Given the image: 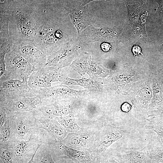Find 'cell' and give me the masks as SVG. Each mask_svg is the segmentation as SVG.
Here are the masks:
<instances>
[{
  "instance_id": "52a82bcc",
  "label": "cell",
  "mask_w": 163,
  "mask_h": 163,
  "mask_svg": "<svg viewBox=\"0 0 163 163\" xmlns=\"http://www.w3.org/2000/svg\"><path fill=\"white\" fill-rule=\"evenodd\" d=\"M0 83V104L35 96L27 81L11 79Z\"/></svg>"
},
{
  "instance_id": "d4e9b609",
  "label": "cell",
  "mask_w": 163,
  "mask_h": 163,
  "mask_svg": "<svg viewBox=\"0 0 163 163\" xmlns=\"http://www.w3.org/2000/svg\"><path fill=\"white\" fill-rule=\"evenodd\" d=\"M145 127L146 129L156 133L163 143V120H149Z\"/></svg>"
},
{
  "instance_id": "ffe728a7",
  "label": "cell",
  "mask_w": 163,
  "mask_h": 163,
  "mask_svg": "<svg viewBox=\"0 0 163 163\" xmlns=\"http://www.w3.org/2000/svg\"><path fill=\"white\" fill-rule=\"evenodd\" d=\"M91 58L87 53H82L72 63L70 66L82 75L88 74L91 63Z\"/></svg>"
},
{
  "instance_id": "d6a6232c",
  "label": "cell",
  "mask_w": 163,
  "mask_h": 163,
  "mask_svg": "<svg viewBox=\"0 0 163 163\" xmlns=\"http://www.w3.org/2000/svg\"><path fill=\"white\" fill-rule=\"evenodd\" d=\"M132 51L134 55H139L141 54V51L140 48L137 45H134L132 48Z\"/></svg>"
},
{
  "instance_id": "4dcf8cb0",
  "label": "cell",
  "mask_w": 163,
  "mask_h": 163,
  "mask_svg": "<svg viewBox=\"0 0 163 163\" xmlns=\"http://www.w3.org/2000/svg\"><path fill=\"white\" fill-rule=\"evenodd\" d=\"M151 116L163 117V106L158 107L156 110L151 112Z\"/></svg>"
},
{
  "instance_id": "83f0119b",
  "label": "cell",
  "mask_w": 163,
  "mask_h": 163,
  "mask_svg": "<svg viewBox=\"0 0 163 163\" xmlns=\"http://www.w3.org/2000/svg\"><path fill=\"white\" fill-rule=\"evenodd\" d=\"M95 163H120L116 161L112 155L105 152L97 156Z\"/></svg>"
},
{
  "instance_id": "cb8c5ba5",
  "label": "cell",
  "mask_w": 163,
  "mask_h": 163,
  "mask_svg": "<svg viewBox=\"0 0 163 163\" xmlns=\"http://www.w3.org/2000/svg\"><path fill=\"white\" fill-rule=\"evenodd\" d=\"M0 163H17L12 146L0 147Z\"/></svg>"
},
{
  "instance_id": "7402d4cb",
  "label": "cell",
  "mask_w": 163,
  "mask_h": 163,
  "mask_svg": "<svg viewBox=\"0 0 163 163\" xmlns=\"http://www.w3.org/2000/svg\"><path fill=\"white\" fill-rule=\"evenodd\" d=\"M51 153L50 145L47 143L43 144L36 152L33 163H55Z\"/></svg>"
},
{
  "instance_id": "7c38bea8",
  "label": "cell",
  "mask_w": 163,
  "mask_h": 163,
  "mask_svg": "<svg viewBox=\"0 0 163 163\" xmlns=\"http://www.w3.org/2000/svg\"><path fill=\"white\" fill-rule=\"evenodd\" d=\"M13 48L35 68L45 66L47 56L32 42L14 43Z\"/></svg>"
},
{
  "instance_id": "4fadbf2b",
  "label": "cell",
  "mask_w": 163,
  "mask_h": 163,
  "mask_svg": "<svg viewBox=\"0 0 163 163\" xmlns=\"http://www.w3.org/2000/svg\"><path fill=\"white\" fill-rule=\"evenodd\" d=\"M0 106L10 112L24 111L35 115L43 107L42 101L37 97H24L15 101L0 104Z\"/></svg>"
},
{
  "instance_id": "484cf974",
  "label": "cell",
  "mask_w": 163,
  "mask_h": 163,
  "mask_svg": "<svg viewBox=\"0 0 163 163\" xmlns=\"http://www.w3.org/2000/svg\"><path fill=\"white\" fill-rule=\"evenodd\" d=\"M107 72V70L101 65L91 61L88 74L91 77L97 78L105 76Z\"/></svg>"
},
{
  "instance_id": "e0dca14e",
  "label": "cell",
  "mask_w": 163,
  "mask_h": 163,
  "mask_svg": "<svg viewBox=\"0 0 163 163\" xmlns=\"http://www.w3.org/2000/svg\"><path fill=\"white\" fill-rule=\"evenodd\" d=\"M11 0L0 1V40H12L9 33L8 25L10 16Z\"/></svg>"
},
{
  "instance_id": "44dd1931",
  "label": "cell",
  "mask_w": 163,
  "mask_h": 163,
  "mask_svg": "<svg viewBox=\"0 0 163 163\" xmlns=\"http://www.w3.org/2000/svg\"><path fill=\"white\" fill-rule=\"evenodd\" d=\"M151 157L156 163H163V143L157 136L150 141L148 145Z\"/></svg>"
},
{
  "instance_id": "8992f818",
  "label": "cell",
  "mask_w": 163,
  "mask_h": 163,
  "mask_svg": "<svg viewBox=\"0 0 163 163\" xmlns=\"http://www.w3.org/2000/svg\"><path fill=\"white\" fill-rule=\"evenodd\" d=\"M80 45L77 40L69 39L58 50L47 57L45 66H54L61 69L70 66L81 53Z\"/></svg>"
},
{
  "instance_id": "f546056e",
  "label": "cell",
  "mask_w": 163,
  "mask_h": 163,
  "mask_svg": "<svg viewBox=\"0 0 163 163\" xmlns=\"http://www.w3.org/2000/svg\"><path fill=\"white\" fill-rule=\"evenodd\" d=\"M6 109L4 107L0 106V127L5 123L7 117Z\"/></svg>"
},
{
  "instance_id": "9c48e42d",
  "label": "cell",
  "mask_w": 163,
  "mask_h": 163,
  "mask_svg": "<svg viewBox=\"0 0 163 163\" xmlns=\"http://www.w3.org/2000/svg\"><path fill=\"white\" fill-rule=\"evenodd\" d=\"M61 69L54 66H45L35 68L27 81L31 88H48L52 84L59 81Z\"/></svg>"
},
{
  "instance_id": "4316f807",
  "label": "cell",
  "mask_w": 163,
  "mask_h": 163,
  "mask_svg": "<svg viewBox=\"0 0 163 163\" xmlns=\"http://www.w3.org/2000/svg\"><path fill=\"white\" fill-rule=\"evenodd\" d=\"M154 99L152 106L155 107L159 105L163 101V94L159 83L156 80L153 85Z\"/></svg>"
},
{
  "instance_id": "3957f363",
  "label": "cell",
  "mask_w": 163,
  "mask_h": 163,
  "mask_svg": "<svg viewBox=\"0 0 163 163\" xmlns=\"http://www.w3.org/2000/svg\"><path fill=\"white\" fill-rule=\"evenodd\" d=\"M5 72L0 83L9 80L27 81L35 68L13 48L5 57Z\"/></svg>"
},
{
  "instance_id": "d590c367",
  "label": "cell",
  "mask_w": 163,
  "mask_h": 163,
  "mask_svg": "<svg viewBox=\"0 0 163 163\" xmlns=\"http://www.w3.org/2000/svg\"><path fill=\"white\" fill-rule=\"evenodd\" d=\"M37 152V151H36V152L34 153V154L33 155L31 158L27 163H33L34 160V157L35 155V154Z\"/></svg>"
},
{
  "instance_id": "8fae6325",
  "label": "cell",
  "mask_w": 163,
  "mask_h": 163,
  "mask_svg": "<svg viewBox=\"0 0 163 163\" xmlns=\"http://www.w3.org/2000/svg\"><path fill=\"white\" fill-rule=\"evenodd\" d=\"M48 144L52 152L58 155H66L75 163H95L97 156L92 152L73 149L67 146L61 141L53 140Z\"/></svg>"
},
{
  "instance_id": "6da1fadb",
  "label": "cell",
  "mask_w": 163,
  "mask_h": 163,
  "mask_svg": "<svg viewBox=\"0 0 163 163\" xmlns=\"http://www.w3.org/2000/svg\"><path fill=\"white\" fill-rule=\"evenodd\" d=\"M42 13V0H11L8 31L13 43L33 42Z\"/></svg>"
},
{
  "instance_id": "9a60e30c",
  "label": "cell",
  "mask_w": 163,
  "mask_h": 163,
  "mask_svg": "<svg viewBox=\"0 0 163 163\" xmlns=\"http://www.w3.org/2000/svg\"><path fill=\"white\" fill-rule=\"evenodd\" d=\"M85 5L83 4L81 6L72 9L64 7L69 15L72 23L76 28L78 35L95 21L93 15L84 6Z\"/></svg>"
},
{
  "instance_id": "ba28073f",
  "label": "cell",
  "mask_w": 163,
  "mask_h": 163,
  "mask_svg": "<svg viewBox=\"0 0 163 163\" xmlns=\"http://www.w3.org/2000/svg\"><path fill=\"white\" fill-rule=\"evenodd\" d=\"M34 94L41 100L70 99L87 95V90L77 91L61 84L48 88H33Z\"/></svg>"
},
{
  "instance_id": "ac0fdd59",
  "label": "cell",
  "mask_w": 163,
  "mask_h": 163,
  "mask_svg": "<svg viewBox=\"0 0 163 163\" xmlns=\"http://www.w3.org/2000/svg\"><path fill=\"white\" fill-rule=\"evenodd\" d=\"M97 78L90 77L89 78H83L79 79L70 78L64 74H60L59 81L62 84L66 85H80L89 91H98L100 89V84Z\"/></svg>"
},
{
  "instance_id": "277c9868",
  "label": "cell",
  "mask_w": 163,
  "mask_h": 163,
  "mask_svg": "<svg viewBox=\"0 0 163 163\" xmlns=\"http://www.w3.org/2000/svg\"><path fill=\"white\" fill-rule=\"evenodd\" d=\"M129 133V129L125 126L104 123L98 130L96 131L92 152L97 156L105 152L115 142L127 137Z\"/></svg>"
},
{
  "instance_id": "2e32d148",
  "label": "cell",
  "mask_w": 163,
  "mask_h": 163,
  "mask_svg": "<svg viewBox=\"0 0 163 163\" xmlns=\"http://www.w3.org/2000/svg\"><path fill=\"white\" fill-rule=\"evenodd\" d=\"M40 129L46 131L54 140L62 141L68 133L56 120L35 116Z\"/></svg>"
},
{
  "instance_id": "5b68a950",
  "label": "cell",
  "mask_w": 163,
  "mask_h": 163,
  "mask_svg": "<svg viewBox=\"0 0 163 163\" xmlns=\"http://www.w3.org/2000/svg\"><path fill=\"white\" fill-rule=\"evenodd\" d=\"M7 113L11 118L14 127L15 141L28 140L33 133L40 129L34 114L32 113L7 110Z\"/></svg>"
},
{
  "instance_id": "30bf717a",
  "label": "cell",
  "mask_w": 163,
  "mask_h": 163,
  "mask_svg": "<svg viewBox=\"0 0 163 163\" xmlns=\"http://www.w3.org/2000/svg\"><path fill=\"white\" fill-rule=\"evenodd\" d=\"M96 132V131L88 128H82L77 132L68 133L61 141L73 149L92 152Z\"/></svg>"
},
{
  "instance_id": "7a4b0ae2",
  "label": "cell",
  "mask_w": 163,
  "mask_h": 163,
  "mask_svg": "<svg viewBox=\"0 0 163 163\" xmlns=\"http://www.w3.org/2000/svg\"><path fill=\"white\" fill-rule=\"evenodd\" d=\"M42 4L41 22L33 43L48 57L69 39L56 19L53 1L42 0Z\"/></svg>"
},
{
  "instance_id": "8d00e7d4",
  "label": "cell",
  "mask_w": 163,
  "mask_h": 163,
  "mask_svg": "<svg viewBox=\"0 0 163 163\" xmlns=\"http://www.w3.org/2000/svg\"><path fill=\"white\" fill-rule=\"evenodd\" d=\"M161 49H163V43H162V45L161 46Z\"/></svg>"
},
{
  "instance_id": "5bb4252c",
  "label": "cell",
  "mask_w": 163,
  "mask_h": 163,
  "mask_svg": "<svg viewBox=\"0 0 163 163\" xmlns=\"http://www.w3.org/2000/svg\"><path fill=\"white\" fill-rule=\"evenodd\" d=\"M112 155L120 163H154L151 157L148 145L140 150L125 151Z\"/></svg>"
},
{
  "instance_id": "d6986e66",
  "label": "cell",
  "mask_w": 163,
  "mask_h": 163,
  "mask_svg": "<svg viewBox=\"0 0 163 163\" xmlns=\"http://www.w3.org/2000/svg\"><path fill=\"white\" fill-rule=\"evenodd\" d=\"M15 141L14 127L11 118L7 113L5 123L0 127V147L11 146Z\"/></svg>"
},
{
  "instance_id": "1f68e13d",
  "label": "cell",
  "mask_w": 163,
  "mask_h": 163,
  "mask_svg": "<svg viewBox=\"0 0 163 163\" xmlns=\"http://www.w3.org/2000/svg\"><path fill=\"white\" fill-rule=\"evenodd\" d=\"M132 106L129 103L125 102L123 103L121 106V109L123 112L128 113L131 109Z\"/></svg>"
},
{
  "instance_id": "603a6c76",
  "label": "cell",
  "mask_w": 163,
  "mask_h": 163,
  "mask_svg": "<svg viewBox=\"0 0 163 163\" xmlns=\"http://www.w3.org/2000/svg\"><path fill=\"white\" fill-rule=\"evenodd\" d=\"M57 120L68 133L77 132L82 129L78 125L74 115L72 113L59 118Z\"/></svg>"
},
{
  "instance_id": "e575fe53",
  "label": "cell",
  "mask_w": 163,
  "mask_h": 163,
  "mask_svg": "<svg viewBox=\"0 0 163 163\" xmlns=\"http://www.w3.org/2000/svg\"><path fill=\"white\" fill-rule=\"evenodd\" d=\"M156 2L159 5L158 11L163 14V0H157Z\"/></svg>"
},
{
  "instance_id": "f1b7e54d",
  "label": "cell",
  "mask_w": 163,
  "mask_h": 163,
  "mask_svg": "<svg viewBox=\"0 0 163 163\" xmlns=\"http://www.w3.org/2000/svg\"><path fill=\"white\" fill-rule=\"evenodd\" d=\"M141 95L145 101H149L152 97V92L148 86L144 87L141 90Z\"/></svg>"
},
{
  "instance_id": "74e56055",
  "label": "cell",
  "mask_w": 163,
  "mask_h": 163,
  "mask_svg": "<svg viewBox=\"0 0 163 163\" xmlns=\"http://www.w3.org/2000/svg\"><path fill=\"white\" fill-rule=\"evenodd\" d=\"M154 163H156H156L154 162Z\"/></svg>"
},
{
  "instance_id": "836d02e7",
  "label": "cell",
  "mask_w": 163,
  "mask_h": 163,
  "mask_svg": "<svg viewBox=\"0 0 163 163\" xmlns=\"http://www.w3.org/2000/svg\"><path fill=\"white\" fill-rule=\"evenodd\" d=\"M101 46L102 50L105 52L108 51L111 47V46L109 44L105 42L102 43Z\"/></svg>"
}]
</instances>
